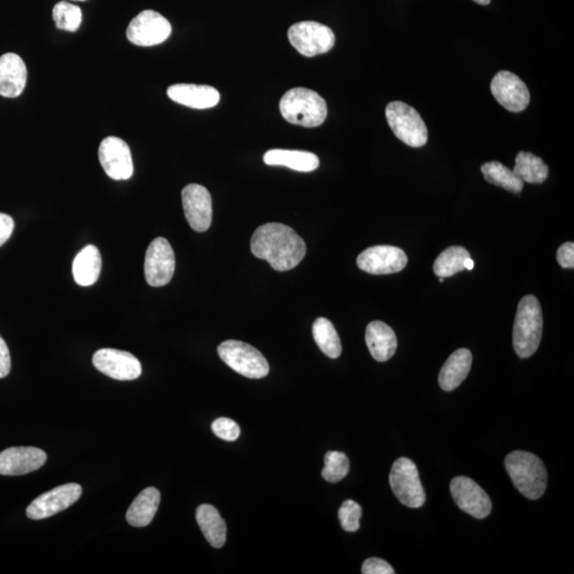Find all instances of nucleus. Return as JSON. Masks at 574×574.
Segmentation results:
<instances>
[{"label":"nucleus","instance_id":"f257e3e1","mask_svg":"<svg viewBox=\"0 0 574 574\" xmlns=\"http://www.w3.org/2000/svg\"><path fill=\"white\" fill-rule=\"evenodd\" d=\"M251 252L273 270L287 272L298 266L307 254L304 241L291 226L271 223L259 226L251 239Z\"/></svg>","mask_w":574,"mask_h":574},{"label":"nucleus","instance_id":"f03ea898","mask_svg":"<svg viewBox=\"0 0 574 574\" xmlns=\"http://www.w3.org/2000/svg\"><path fill=\"white\" fill-rule=\"evenodd\" d=\"M280 112L288 123L315 128L325 123L328 107L325 100L313 89L295 88L283 95Z\"/></svg>","mask_w":574,"mask_h":574},{"label":"nucleus","instance_id":"7ed1b4c3","mask_svg":"<svg viewBox=\"0 0 574 574\" xmlns=\"http://www.w3.org/2000/svg\"><path fill=\"white\" fill-rule=\"evenodd\" d=\"M544 320L539 299L532 295L520 300L516 314L513 345L516 354L523 359L530 357L539 349Z\"/></svg>","mask_w":574,"mask_h":574},{"label":"nucleus","instance_id":"20e7f679","mask_svg":"<svg viewBox=\"0 0 574 574\" xmlns=\"http://www.w3.org/2000/svg\"><path fill=\"white\" fill-rule=\"evenodd\" d=\"M505 468L516 488L530 500L540 499L547 488L544 463L533 453L514 451L505 458Z\"/></svg>","mask_w":574,"mask_h":574},{"label":"nucleus","instance_id":"39448f33","mask_svg":"<svg viewBox=\"0 0 574 574\" xmlns=\"http://www.w3.org/2000/svg\"><path fill=\"white\" fill-rule=\"evenodd\" d=\"M386 114L389 127L404 144L414 149L426 144L428 128L413 107L402 102H393L387 104Z\"/></svg>","mask_w":574,"mask_h":574},{"label":"nucleus","instance_id":"423d86ee","mask_svg":"<svg viewBox=\"0 0 574 574\" xmlns=\"http://www.w3.org/2000/svg\"><path fill=\"white\" fill-rule=\"evenodd\" d=\"M218 351L220 359L241 376L262 379L270 372V365L264 356L244 341H226L221 342Z\"/></svg>","mask_w":574,"mask_h":574},{"label":"nucleus","instance_id":"0eeeda50","mask_svg":"<svg viewBox=\"0 0 574 574\" xmlns=\"http://www.w3.org/2000/svg\"><path fill=\"white\" fill-rule=\"evenodd\" d=\"M389 484L400 502L409 509H419L425 503V493L420 482L417 466L409 458L400 457L394 463Z\"/></svg>","mask_w":574,"mask_h":574},{"label":"nucleus","instance_id":"6e6552de","mask_svg":"<svg viewBox=\"0 0 574 574\" xmlns=\"http://www.w3.org/2000/svg\"><path fill=\"white\" fill-rule=\"evenodd\" d=\"M288 40L302 56L315 57L333 49L335 34L328 26L318 22H300L288 29Z\"/></svg>","mask_w":574,"mask_h":574},{"label":"nucleus","instance_id":"1a4fd4ad","mask_svg":"<svg viewBox=\"0 0 574 574\" xmlns=\"http://www.w3.org/2000/svg\"><path fill=\"white\" fill-rule=\"evenodd\" d=\"M172 34V25L159 12L145 10L131 20L127 39L136 46L150 47L162 44Z\"/></svg>","mask_w":574,"mask_h":574},{"label":"nucleus","instance_id":"9d476101","mask_svg":"<svg viewBox=\"0 0 574 574\" xmlns=\"http://www.w3.org/2000/svg\"><path fill=\"white\" fill-rule=\"evenodd\" d=\"M175 254L168 241L157 238L151 241L145 257V278L150 287H160L170 283L175 273Z\"/></svg>","mask_w":574,"mask_h":574},{"label":"nucleus","instance_id":"9b49d317","mask_svg":"<svg viewBox=\"0 0 574 574\" xmlns=\"http://www.w3.org/2000/svg\"><path fill=\"white\" fill-rule=\"evenodd\" d=\"M98 156L103 171L113 180H128L133 177V155L124 140L108 136L100 144Z\"/></svg>","mask_w":574,"mask_h":574},{"label":"nucleus","instance_id":"f8f14e48","mask_svg":"<svg viewBox=\"0 0 574 574\" xmlns=\"http://www.w3.org/2000/svg\"><path fill=\"white\" fill-rule=\"evenodd\" d=\"M82 494V487L76 483L65 484L41 494L27 509L28 518L42 520L59 514L75 504Z\"/></svg>","mask_w":574,"mask_h":574},{"label":"nucleus","instance_id":"ddd939ff","mask_svg":"<svg viewBox=\"0 0 574 574\" xmlns=\"http://www.w3.org/2000/svg\"><path fill=\"white\" fill-rule=\"evenodd\" d=\"M95 368L119 381H133L142 375L141 362L127 351L104 348L95 352Z\"/></svg>","mask_w":574,"mask_h":574},{"label":"nucleus","instance_id":"4468645a","mask_svg":"<svg viewBox=\"0 0 574 574\" xmlns=\"http://www.w3.org/2000/svg\"><path fill=\"white\" fill-rule=\"evenodd\" d=\"M450 491L458 508L477 519L486 518L492 512L488 494L478 484L466 477H456L450 483Z\"/></svg>","mask_w":574,"mask_h":574},{"label":"nucleus","instance_id":"2eb2a0df","mask_svg":"<svg viewBox=\"0 0 574 574\" xmlns=\"http://www.w3.org/2000/svg\"><path fill=\"white\" fill-rule=\"evenodd\" d=\"M357 266L371 275H391L404 270L408 256L394 246H375L357 256Z\"/></svg>","mask_w":574,"mask_h":574},{"label":"nucleus","instance_id":"dca6fc26","mask_svg":"<svg viewBox=\"0 0 574 574\" xmlns=\"http://www.w3.org/2000/svg\"><path fill=\"white\" fill-rule=\"evenodd\" d=\"M184 214L189 226L197 233L207 231L212 224V197L200 184H188L182 191Z\"/></svg>","mask_w":574,"mask_h":574},{"label":"nucleus","instance_id":"f3484780","mask_svg":"<svg viewBox=\"0 0 574 574\" xmlns=\"http://www.w3.org/2000/svg\"><path fill=\"white\" fill-rule=\"evenodd\" d=\"M491 89L497 102L510 112H521L530 103L531 96L528 87L513 73L499 72L493 79Z\"/></svg>","mask_w":574,"mask_h":574},{"label":"nucleus","instance_id":"a211bd4d","mask_svg":"<svg viewBox=\"0 0 574 574\" xmlns=\"http://www.w3.org/2000/svg\"><path fill=\"white\" fill-rule=\"evenodd\" d=\"M47 455L34 447H13L0 453V475L24 476L45 465Z\"/></svg>","mask_w":574,"mask_h":574},{"label":"nucleus","instance_id":"6ab92c4d","mask_svg":"<svg viewBox=\"0 0 574 574\" xmlns=\"http://www.w3.org/2000/svg\"><path fill=\"white\" fill-rule=\"evenodd\" d=\"M27 83V67L17 54L0 57V95L6 98H17L24 92Z\"/></svg>","mask_w":574,"mask_h":574},{"label":"nucleus","instance_id":"aec40b11","mask_svg":"<svg viewBox=\"0 0 574 574\" xmlns=\"http://www.w3.org/2000/svg\"><path fill=\"white\" fill-rule=\"evenodd\" d=\"M167 95L172 102L199 110L214 108L220 102L218 89L198 84H175L168 88Z\"/></svg>","mask_w":574,"mask_h":574},{"label":"nucleus","instance_id":"412c9836","mask_svg":"<svg viewBox=\"0 0 574 574\" xmlns=\"http://www.w3.org/2000/svg\"><path fill=\"white\" fill-rule=\"evenodd\" d=\"M366 344L373 359L386 362L397 350V336L391 326L382 321H371L366 328Z\"/></svg>","mask_w":574,"mask_h":574},{"label":"nucleus","instance_id":"4be33fe9","mask_svg":"<svg viewBox=\"0 0 574 574\" xmlns=\"http://www.w3.org/2000/svg\"><path fill=\"white\" fill-rule=\"evenodd\" d=\"M472 355L468 349H458L449 356L440 372V386L446 392L455 391L471 371Z\"/></svg>","mask_w":574,"mask_h":574},{"label":"nucleus","instance_id":"5701e85b","mask_svg":"<svg viewBox=\"0 0 574 574\" xmlns=\"http://www.w3.org/2000/svg\"><path fill=\"white\" fill-rule=\"evenodd\" d=\"M102 271V256L97 247L88 245L73 262V276L78 286L91 287L96 283Z\"/></svg>","mask_w":574,"mask_h":574},{"label":"nucleus","instance_id":"b1692460","mask_svg":"<svg viewBox=\"0 0 574 574\" xmlns=\"http://www.w3.org/2000/svg\"><path fill=\"white\" fill-rule=\"evenodd\" d=\"M161 494L155 487L144 489L133 504L130 505L127 515L128 524L134 528H144L151 524L159 509Z\"/></svg>","mask_w":574,"mask_h":574},{"label":"nucleus","instance_id":"393cba45","mask_svg":"<svg viewBox=\"0 0 574 574\" xmlns=\"http://www.w3.org/2000/svg\"><path fill=\"white\" fill-rule=\"evenodd\" d=\"M265 165L286 166L291 170L310 172L318 170V157L309 151L272 149L264 155Z\"/></svg>","mask_w":574,"mask_h":574},{"label":"nucleus","instance_id":"a878e982","mask_svg":"<svg viewBox=\"0 0 574 574\" xmlns=\"http://www.w3.org/2000/svg\"><path fill=\"white\" fill-rule=\"evenodd\" d=\"M197 524L209 544L214 547H223L226 540V525L218 509L212 505L203 504L197 509Z\"/></svg>","mask_w":574,"mask_h":574},{"label":"nucleus","instance_id":"bb28decb","mask_svg":"<svg viewBox=\"0 0 574 574\" xmlns=\"http://www.w3.org/2000/svg\"><path fill=\"white\" fill-rule=\"evenodd\" d=\"M514 172L524 182L540 184L549 176V168L540 157L530 152L521 151L516 157Z\"/></svg>","mask_w":574,"mask_h":574},{"label":"nucleus","instance_id":"cd10ccee","mask_svg":"<svg viewBox=\"0 0 574 574\" xmlns=\"http://www.w3.org/2000/svg\"><path fill=\"white\" fill-rule=\"evenodd\" d=\"M481 171L486 180L494 186L501 187L507 191L516 194L523 191L524 182L516 175L513 170H509L500 162L486 163L481 167Z\"/></svg>","mask_w":574,"mask_h":574},{"label":"nucleus","instance_id":"c85d7f7f","mask_svg":"<svg viewBox=\"0 0 574 574\" xmlns=\"http://www.w3.org/2000/svg\"><path fill=\"white\" fill-rule=\"evenodd\" d=\"M313 336L316 344L326 356L337 359L341 356V339L330 320L324 318L316 319L313 325Z\"/></svg>","mask_w":574,"mask_h":574},{"label":"nucleus","instance_id":"c756f323","mask_svg":"<svg viewBox=\"0 0 574 574\" xmlns=\"http://www.w3.org/2000/svg\"><path fill=\"white\" fill-rule=\"evenodd\" d=\"M468 257H471V254L464 247H450L437 257L433 266L435 275L448 278L465 271L464 262Z\"/></svg>","mask_w":574,"mask_h":574},{"label":"nucleus","instance_id":"7c9ffc66","mask_svg":"<svg viewBox=\"0 0 574 574\" xmlns=\"http://www.w3.org/2000/svg\"><path fill=\"white\" fill-rule=\"evenodd\" d=\"M52 19L57 28L75 33L82 23L81 9L67 2H60L52 10Z\"/></svg>","mask_w":574,"mask_h":574},{"label":"nucleus","instance_id":"2f4dec72","mask_svg":"<svg viewBox=\"0 0 574 574\" xmlns=\"http://www.w3.org/2000/svg\"><path fill=\"white\" fill-rule=\"evenodd\" d=\"M350 464L345 453L329 451L325 456V468L321 475L325 481L337 483L348 475Z\"/></svg>","mask_w":574,"mask_h":574},{"label":"nucleus","instance_id":"473e14b6","mask_svg":"<svg viewBox=\"0 0 574 574\" xmlns=\"http://www.w3.org/2000/svg\"><path fill=\"white\" fill-rule=\"evenodd\" d=\"M362 508L354 500H347L339 510V518L342 529L347 532H356L360 529Z\"/></svg>","mask_w":574,"mask_h":574},{"label":"nucleus","instance_id":"72a5a7b5","mask_svg":"<svg viewBox=\"0 0 574 574\" xmlns=\"http://www.w3.org/2000/svg\"><path fill=\"white\" fill-rule=\"evenodd\" d=\"M214 434L220 440L234 441L239 439L241 429L234 420L226 417L216 419L212 424Z\"/></svg>","mask_w":574,"mask_h":574},{"label":"nucleus","instance_id":"f704fd0d","mask_svg":"<svg viewBox=\"0 0 574 574\" xmlns=\"http://www.w3.org/2000/svg\"><path fill=\"white\" fill-rule=\"evenodd\" d=\"M363 574H394V570L389 563L381 558H368L362 566Z\"/></svg>","mask_w":574,"mask_h":574},{"label":"nucleus","instance_id":"c9c22d12","mask_svg":"<svg viewBox=\"0 0 574 574\" xmlns=\"http://www.w3.org/2000/svg\"><path fill=\"white\" fill-rule=\"evenodd\" d=\"M557 262L563 268L572 270L574 267V244H563L557 250Z\"/></svg>","mask_w":574,"mask_h":574},{"label":"nucleus","instance_id":"e433bc0d","mask_svg":"<svg viewBox=\"0 0 574 574\" xmlns=\"http://www.w3.org/2000/svg\"><path fill=\"white\" fill-rule=\"evenodd\" d=\"M14 231V220L11 216L0 213V247L11 238Z\"/></svg>","mask_w":574,"mask_h":574},{"label":"nucleus","instance_id":"4c0bfd02","mask_svg":"<svg viewBox=\"0 0 574 574\" xmlns=\"http://www.w3.org/2000/svg\"><path fill=\"white\" fill-rule=\"evenodd\" d=\"M11 371V356L6 341L0 336V379L7 377Z\"/></svg>","mask_w":574,"mask_h":574},{"label":"nucleus","instance_id":"58836bf2","mask_svg":"<svg viewBox=\"0 0 574 574\" xmlns=\"http://www.w3.org/2000/svg\"><path fill=\"white\" fill-rule=\"evenodd\" d=\"M464 267H465V270H467V271H472L473 270V267H475V262L472 261L471 257H468V259L465 260Z\"/></svg>","mask_w":574,"mask_h":574},{"label":"nucleus","instance_id":"ea45409f","mask_svg":"<svg viewBox=\"0 0 574 574\" xmlns=\"http://www.w3.org/2000/svg\"><path fill=\"white\" fill-rule=\"evenodd\" d=\"M473 2L482 4V6H487V4H491V0H473Z\"/></svg>","mask_w":574,"mask_h":574},{"label":"nucleus","instance_id":"a19ab883","mask_svg":"<svg viewBox=\"0 0 574 574\" xmlns=\"http://www.w3.org/2000/svg\"><path fill=\"white\" fill-rule=\"evenodd\" d=\"M73 2H86V0H73Z\"/></svg>","mask_w":574,"mask_h":574},{"label":"nucleus","instance_id":"79ce46f5","mask_svg":"<svg viewBox=\"0 0 574 574\" xmlns=\"http://www.w3.org/2000/svg\"><path fill=\"white\" fill-rule=\"evenodd\" d=\"M440 282H444V278H440Z\"/></svg>","mask_w":574,"mask_h":574}]
</instances>
